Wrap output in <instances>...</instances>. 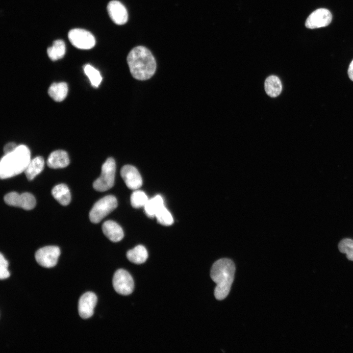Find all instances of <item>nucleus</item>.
I'll list each match as a JSON object with an SVG mask.
<instances>
[{
  "mask_svg": "<svg viewBox=\"0 0 353 353\" xmlns=\"http://www.w3.org/2000/svg\"><path fill=\"white\" fill-rule=\"evenodd\" d=\"M127 62L132 76L138 80L150 78L156 70V61L153 56L143 46L132 49L127 56Z\"/></svg>",
  "mask_w": 353,
  "mask_h": 353,
  "instance_id": "obj_1",
  "label": "nucleus"
},
{
  "mask_svg": "<svg viewBox=\"0 0 353 353\" xmlns=\"http://www.w3.org/2000/svg\"><path fill=\"white\" fill-rule=\"evenodd\" d=\"M235 267L228 258H221L212 265L210 277L216 284L214 296L216 299L222 300L228 295L233 282Z\"/></svg>",
  "mask_w": 353,
  "mask_h": 353,
  "instance_id": "obj_2",
  "label": "nucleus"
},
{
  "mask_svg": "<svg viewBox=\"0 0 353 353\" xmlns=\"http://www.w3.org/2000/svg\"><path fill=\"white\" fill-rule=\"evenodd\" d=\"M30 161V151L24 145H20L16 149L1 158L0 162V177L6 179L24 172Z\"/></svg>",
  "mask_w": 353,
  "mask_h": 353,
  "instance_id": "obj_3",
  "label": "nucleus"
},
{
  "mask_svg": "<svg viewBox=\"0 0 353 353\" xmlns=\"http://www.w3.org/2000/svg\"><path fill=\"white\" fill-rule=\"evenodd\" d=\"M116 164L114 159L109 157L103 164L100 176L93 182L95 190L104 192L111 188L114 183Z\"/></svg>",
  "mask_w": 353,
  "mask_h": 353,
  "instance_id": "obj_4",
  "label": "nucleus"
},
{
  "mask_svg": "<svg viewBox=\"0 0 353 353\" xmlns=\"http://www.w3.org/2000/svg\"><path fill=\"white\" fill-rule=\"evenodd\" d=\"M116 198L112 195H108L98 201L89 212L90 221L94 224L100 222L105 216L117 206Z\"/></svg>",
  "mask_w": 353,
  "mask_h": 353,
  "instance_id": "obj_5",
  "label": "nucleus"
},
{
  "mask_svg": "<svg viewBox=\"0 0 353 353\" xmlns=\"http://www.w3.org/2000/svg\"><path fill=\"white\" fill-rule=\"evenodd\" d=\"M113 286L115 291L120 295L127 296L134 290V281L131 275L126 270L120 269L114 273Z\"/></svg>",
  "mask_w": 353,
  "mask_h": 353,
  "instance_id": "obj_6",
  "label": "nucleus"
},
{
  "mask_svg": "<svg viewBox=\"0 0 353 353\" xmlns=\"http://www.w3.org/2000/svg\"><path fill=\"white\" fill-rule=\"evenodd\" d=\"M68 38L74 47L81 50L90 49L96 44L93 34L83 29H71L68 33Z\"/></svg>",
  "mask_w": 353,
  "mask_h": 353,
  "instance_id": "obj_7",
  "label": "nucleus"
},
{
  "mask_svg": "<svg viewBox=\"0 0 353 353\" xmlns=\"http://www.w3.org/2000/svg\"><path fill=\"white\" fill-rule=\"evenodd\" d=\"M60 254L58 247L49 246L38 250L35 254L37 262L41 266L47 268L55 266Z\"/></svg>",
  "mask_w": 353,
  "mask_h": 353,
  "instance_id": "obj_8",
  "label": "nucleus"
},
{
  "mask_svg": "<svg viewBox=\"0 0 353 353\" xmlns=\"http://www.w3.org/2000/svg\"><path fill=\"white\" fill-rule=\"evenodd\" d=\"M4 200L9 205L20 207L25 210H31L36 205L34 196L28 192L19 194L16 192H11L5 195Z\"/></svg>",
  "mask_w": 353,
  "mask_h": 353,
  "instance_id": "obj_9",
  "label": "nucleus"
},
{
  "mask_svg": "<svg viewBox=\"0 0 353 353\" xmlns=\"http://www.w3.org/2000/svg\"><path fill=\"white\" fill-rule=\"evenodd\" d=\"M332 17V14L328 9L319 8L309 15L306 20L305 25L310 29L325 27L331 23Z\"/></svg>",
  "mask_w": 353,
  "mask_h": 353,
  "instance_id": "obj_10",
  "label": "nucleus"
},
{
  "mask_svg": "<svg viewBox=\"0 0 353 353\" xmlns=\"http://www.w3.org/2000/svg\"><path fill=\"white\" fill-rule=\"evenodd\" d=\"M97 303V297L92 292L83 294L80 298L78 304V311L80 317L86 319L94 314V308Z\"/></svg>",
  "mask_w": 353,
  "mask_h": 353,
  "instance_id": "obj_11",
  "label": "nucleus"
},
{
  "mask_svg": "<svg viewBox=\"0 0 353 353\" xmlns=\"http://www.w3.org/2000/svg\"><path fill=\"white\" fill-rule=\"evenodd\" d=\"M120 174L129 189L137 190L142 186L141 176L135 167L130 165H125L122 168Z\"/></svg>",
  "mask_w": 353,
  "mask_h": 353,
  "instance_id": "obj_12",
  "label": "nucleus"
},
{
  "mask_svg": "<svg viewBox=\"0 0 353 353\" xmlns=\"http://www.w3.org/2000/svg\"><path fill=\"white\" fill-rule=\"evenodd\" d=\"M107 9L109 17L116 24L121 25L126 23L127 10L121 2L115 0L110 1L107 4Z\"/></svg>",
  "mask_w": 353,
  "mask_h": 353,
  "instance_id": "obj_13",
  "label": "nucleus"
},
{
  "mask_svg": "<svg viewBox=\"0 0 353 353\" xmlns=\"http://www.w3.org/2000/svg\"><path fill=\"white\" fill-rule=\"evenodd\" d=\"M102 229L105 236L113 242L121 241L124 236L122 228L113 221L108 220L104 222Z\"/></svg>",
  "mask_w": 353,
  "mask_h": 353,
  "instance_id": "obj_14",
  "label": "nucleus"
},
{
  "mask_svg": "<svg viewBox=\"0 0 353 353\" xmlns=\"http://www.w3.org/2000/svg\"><path fill=\"white\" fill-rule=\"evenodd\" d=\"M47 163L50 168H63L69 164L70 160L67 152L65 151L59 150L50 153Z\"/></svg>",
  "mask_w": 353,
  "mask_h": 353,
  "instance_id": "obj_15",
  "label": "nucleus"
},
{
  "mask_svg": "<svg viewBox=\"0 0 353 353\" xmlns=\"http://www.w3.org/2000/svg\"><path fill=\"white\" fill-rule=\"evenodd\" d=\"M51 194L53 198L62 205H67L71 202L70 190L65 184H59L55 186L51 190Z\"/></svg>",
  "mask_w": 353,
  "mask_h": 353,
  "instance_id": "obj_16",
  "label": "nucleus"
},
{
  "mask_svg": "<svg viewBox=\"0 0 353 353\" xmlns=\"http://www.w3.org/2000/svg\"><path fill=\"white\" fill-rule=\"evenodd\" d=\"M126 257L130 262L133 263L141 264L147 260L148 257V253L144 246L139 245L127 251Z\"/></svg>",
  "mask_w": 353,
  "mask_h": 353,
  "instance_id": "obj_17",
  "label": "nucleus"
},
{
  "mask_svg": "<svg viewBox=\"0 0 353 353\" xmlns=\"http://www.w3.org/2000/svg\"><path fill=\"white\" fill-rule=\"evenodd\" d=\"M44 164V160L41 156H37L30 160L24 171L27 179L32 180L40 174L43 170Z\"/></svg>",
  "mask_w": 353,
  "mask_h": 353,
  "instance_id": "obj_18",
  "label": "nucleus"
},
{
  "mask_svg": "<svg viewBox=\"0 0 353 353\" xmlns=\"http://www.w3.org/2000/svg\"><path fill=\"white\" fill-rule=\"evenodd\" d=\"M68 85L64 82L52 83L49 88V96L55 101H62L68 94Z\"/></svg>",
  "mask_w": 353,
  "mask_h": 353,
  "instance_id": "obj_19",
  "label": "nucleus"
},
{
  "mask_svg": "<svg viewBox=\"0 0 353 353\" xmlns=\"http://www.w3.org/2000/svg\"><path fill=\"white\" fill-rule=\"evenodd\" d=\"M265 90L269 96L276 97L282 91V84L280 79L277 76H271L265 81Z\"/></svg>",
  "mask_w": 353,
  "mask_h": 353,
  "instance_id": "obj_20",
  "label": "nucleus"
},
{
  "mask_svg": "<svg viewBox=\"0 0 353 353\" xmlns=\"http://www.w3.org/2000/svg\"><path fill=\"white\" fill-rule=\"evenodd\" d=\"M164 206L162 197L157 195L148 201L144 206L145 213L149 217H154L157 212Z\"/></svg>",
  "mask_w": 353,
  "mask_h": 353,
  "instance_id": "obj_21",
  "label": "nucleus"
},
{
  "mask_svg": "<svg viewBox=\"0 0 353 353\" xmlns=\"http://www.w3.org/2000/svg\"><path fill=\"white\" fill-rule=\"evenodd\" d=\"M65 43L60 39L54 41L52 45L47 49L48 56L52 61H56L62 58L65 55Z\"/></svg>",
  "mask_w": 353,
  "mask_h": 353,
  "instance_id": "obj_22",
  "label": "nucleus"
},
{
  "mask_svg": "<svg viewBox=\"0 0 353 353\" xmlns=\"http://www.w3.org/2000/svg\"><path fill=\"white\" fill-rule=\"evenodd\" d=\"M83 69L92 85L95 87H98L102 80V77L99 71L90 64L85 65Z\"/></svg>",
  "mask_w": 353,
  "mask_h": 353,
  "instance_id": "obj_23",
  "label": "nucleus"
},
{
  "mask_svg": "<svg viewBox=\"0 0 353 353\" xmlns=\"http://www.w3.org/2000/svg\"><path fill=\"white\" fill-rule=\"evenodd\" d=\"M149 199L144 193L141 190H135L130 197V202L132 206L135 208H138L145 205Z\"/></svg>",
  "mask_w": 353,
  "mask_h": 353,
  "instance_id": "obj_24",
  "label": "nucleus"
},
{
  "mask_svg": "<svg viewBox=\"0 0 353 353\" xmlns=\"http://www.w3.org/2000/svg\"><path fill=\"white\" fill-rule=\"evenodd\" d=\"M155 217L160 224L169 226L173 224V218L165 206L162 207L155 214Z\"/></svg>",
  "mask_w": 353,
  "mask_h": 353,
  "instance_id": "obj_25",
  "label": "nucleus"
},
{
  "mask_svg": "<svg viewBox=\"0 0 353 353\" xmlns=\"http://www.w3.org/2000/svg\"><path fill=\"white\" fill-rule=\"evenodd\" d=\"M338 249L342 253L346 254L347 258L353 261V240L345 238L340 241Z\"/></svg>",
  "mask_w": 353,
  "mask_h": 353,
  "instance_id": "obj_26",
  "label": "nucleus"
},
{
  "mask_svg": "<svg viewBox=\"0 0 353 353\" xmlns=\"http://www.w3.org/2000/svg\"><path fill=\"white\" fill-rule=\"evenodd\" d=\"M8 262L2 253L0 254V278L4 279L10 277V273L8 270Z\"/></svg>",
  "mask_w": 353,
  "mask_h": 353,
  "instance_id": "obj_27",
  "label": "nucleus"
},
{
  "mask_svg": "<svg viewBox=\"0 0 353 353\" xmlns=\"http://www.w3.org/2000/svg\"><path fill=\"white\" fill-rule=\"evenodd\" d=\"M18 146L15 143L10 142L7 144L4 147L3 151L5 154L9 153L14 151Z\"/></svg>",
  "mask_w": 353,
  "mask_h": 353,
  "instance_id": "obj_28",
  "label": "nucleus"
},
{
  "mask_svg": "<svg viewBox=\"0 0 353 353\" xmlns=\"http://www.w3.org/2000/svg\"><path fill=\"white\" fill-rule=\"evenodd\" d=\"M348 74L350 79L353 81V60L352 61L349 66Z\"/></svg>",
  "mask_w": 353,
  "mask_h": 353,
  "instance_id": "obj_29",
  "label": "nucleus"
}]
</instances>
